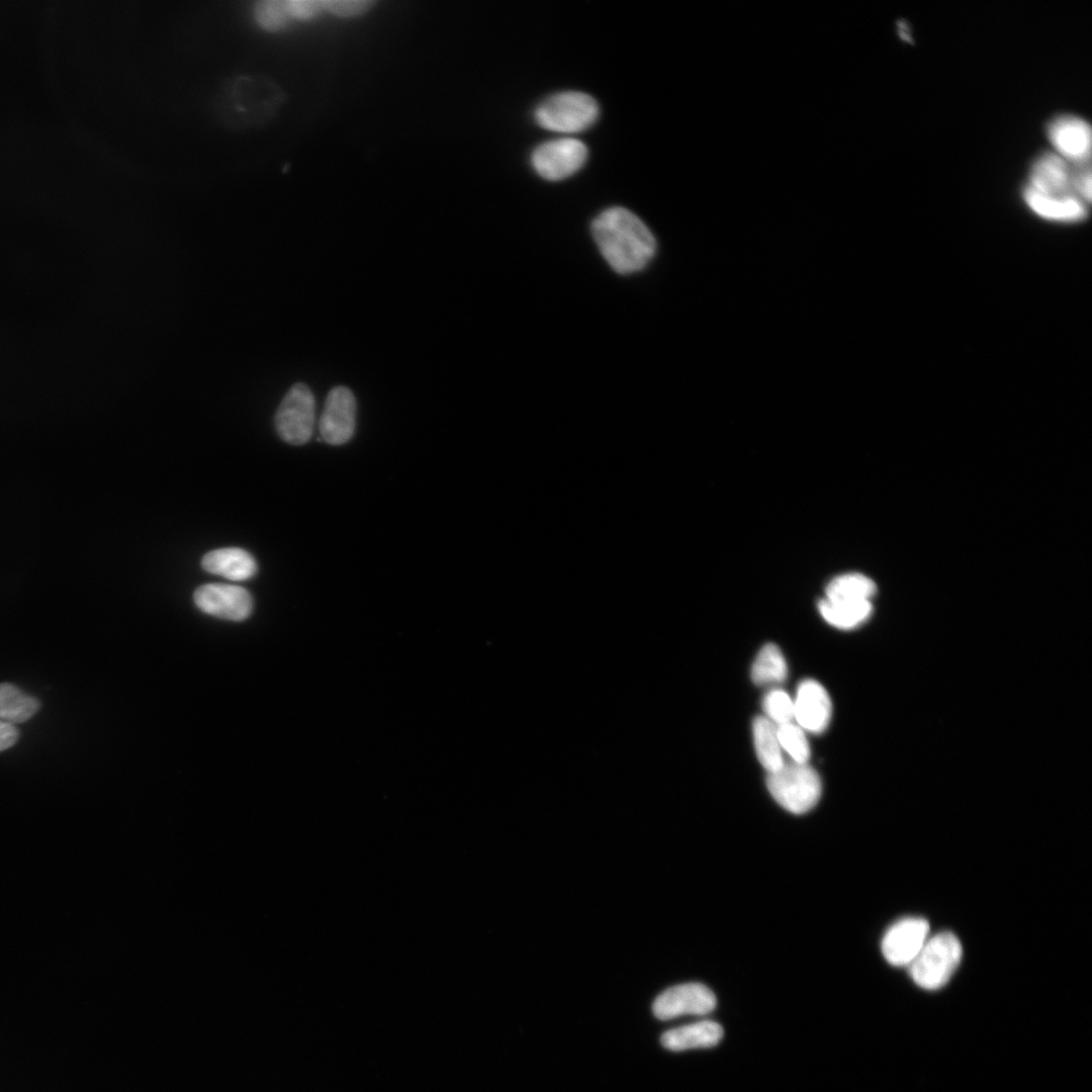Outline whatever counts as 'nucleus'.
I'll return each instance as SVG.
<instances>
[{"label":"nucleus","mask_w":1092,"mask_h":1092,"mask_svg":"<svg viewBox=\"0 0 1092 1092\" xmlns=\"http://www.w3.org/2000/svg\"><path fill=\"white\" fill-rule=\"evenodd\" d=\"M284 90L272 78L260 73L238 75L226 80L215 98L219 122L232 130H251L268 124L285 103Z\"/></svg>","instance_id":"1"},{"label":"nucleus","mask_w":1092,"mask_h":1092,"mask_svg":"<svg viewBox=\"0 0 1092 1092\" xmlns=\"http://www.w3.org/2000/svg\"><path fill=\"white\" fill-rule=\"evenodd\" d=\"M592 233L603 257L620 274L640 271L656 250L655 239L647 225L622 206L602 211L593 220Z\"/></svg>","instance_id":"2"},{"label":"nucleus","mask_w":1092,"mask_h":1092,"mask_svg":"<svg viewBox=\"0 0 1092 1092\" xmlns=\"http://www.w3.org/2000/svg\"><path fill=\"white\" fill-rule=\"evenodd\" d=\"M962 944L948 931L928 937L921 950L909 965L912 980L921 988L936 990L944 986L962 960Z\"/></svg>","instance_id":"3"},{"label":"nucleus","mask_w":1092,"mask_h":1092,"mask_svg":"<svg viewBox=\"0 0 1092 1092\" xmlns=\"http://www.w3.org/2000/svg\"><path fill=\"white\" fill-rule=\"evenodd\" d=\"M767 789L772 798L787 811L804 814L819 801L821 781L808 763L788 762L768 772Z\"/></svg>","instance_id":"4"},{"label":"nucleus","mask_w":1092,"mask_h":1092,"mask_svg":"<svg viewBox=\"0 0 1092 1092\" xmlns=\"http://www.w3.org/2000/svg\"><path fill=\"white\" fill-rule=\"evenodd\" d=\"M599 116L593 96L580 91H562L543 100L535 109L537 123L548 130L577 132L589 127Z\"/></svg>","instance_id":"5"},{"label":"nucleus","mask_w":1092,"mask_h":1092,"mask_svg":"<svg viewBox=\"0 0 1092 1092\" xmlns=\"http://www.w3.org/2000/svg\"><path fill=\"white\" fill-rule=\"evenodd\" d=\"M315 401L310 388L293 384L283 396L275 414L274 424L279 437L291 445L307 443L314 429Z\"/></svg>","instance_id":"6"},{"label":"nucleus","mask_w":1092,"mask_h":1092,"mask_svg":"<svg viewBox=\"0 0 1092 1092\" xmlns=\"http://www.w3.org/2000/svg\"><path fill=\"white\" fill-rule=\"evenodd\" d=\"M586 158L587 148L581 141L561 138L539 145L533 151L531 162L542 178L556 181L575 173Z\"/></svg>","instance_id":"7"},{"label":"nucleus","mask_w":1092,"mask_h":1092,"mask_svg":"<svg viewBox=\"0 0 1092 1092\" xmlns=\"http://www.w3.org/2000/svg\"><path fill=\"white\" fill-rule=\"evenodd\" d=\"M1076 167L1055 152H1044L1032 162L1024 187L1043 195L1083 199L1075 187Z\"/></svg>","instance_id":"8"},{"label":"nucleus","mask_w":1092,"mask_h":1092,"mask_svg":"<svg viewBox=\"0 0 1092 1092\" xmlns=\"http://www.w3.org/2000/svg\"><path fill=\"white\" fill-rule=\"evenodd\" d=\"M356 412L353 391L343 385L333 387L326 397L320 420V434L324 442L333 446L348 443L355 434Z\"/></svg>","instance_id":"9"},{"label":"nucleus","mask_w":1092,"mask_h":1092,"mask_svg":"<svg viewBox=\"0 0 1092 1092\" xmlns=\"http://www.w3.org/2000/svg\"><path fill=\"white\" fill-rule=\"evenodd\" d=\"M1046 134L1055 153L1073 165L1090 162L1091 127L1082 117L1061 114L1046 126Z\"/></svg>","instance_id":"10"},{"label":"nucleus","mask_w":1092,"mask_h":1092,"mask_svg":"<svg viewBox=\"0 0 1092 1092\" xmlns=\"http://www.w3.org/2000/svg\"><path fill=\"white\" fill-rule=\"evenodd\" d=\"M714 993L700 983H685L670 987L657 996L652 1005L654 1015L668 1020L682 1015H703L714 1010Z\"/></svg>","instance_id":"11"},{"label":"nucleus","mask_w":1092,"mask_h":1092,"mask_svg":"<svg viewBox=\"0 0 1092 1092\" xmlns=\"http://www.w3.org/2000/svg\"><path fill=\"white\" fill-rule=\"evenodd\" d=\"M929 924L920 917H907L894 923L884 934L882 952L896 967L909 966L928 939Z\"/></svg>","instance_id":"12"},{"label":"nucleus","mask_w":1092,"mask_h":1092,"mask_svg":"<svg viewBox=\"0 0 1092 1092\" xmlns=\"http://www.w3.org/2000/svg\"><path fill=\"white\" fill-rule=\"evenodd\" d=\"M196 606L204 613L230 621H243L252 612L251 595L243 587L225 583H207L194 593Z\"/></svg>","instance_id":"13"},{"label":"nucleus","mask_w":1092,"mask_h":1092,"mask_svg":"<svg viewBox=\"0 0 1092 1092\" xmlns=\"http://www.w3.org/2000/svg\"><path fill=\"white\" fill-rule=\"evenodd\" d=\"M832 706L826 690L813 679L799 685L794 702V719L803 730L823 732L831 718Z\"/></svg>","instance_id":"14"},{"label":"nucleus","mask_w":1092,"mask_h":1092,"mask_svg":"<svg viewBox=\"0 0 1092 1092\" xmlns=\"http://www.w3.org/2000/svg\"><path fill=\"white\" fill-rule=\"evenodd\" d=\"M1022 199L1034 215L1051 222L1078 223L1089 214L1090 203L1078 197L1049 196L1023 187Z\"/></svg>","instance_id":"15"},{"label":"nucleus","mask_w":1092,"mask_h":1092,"mask_svg":"<svg viewBox=\"0 0 1092 1092\" xmlns=\"http://www.w3.org/2000/svg\"><path fill=\"white\" fill-rule=\"evenodd\" d=\"M202 568L231 580H246L257 572L254 557L241 548H220L209 551L201 560Z\"/></svg>","instance_id":"16"},{"label":"nucleus","mask_w":1092,"mask_h":1092,"mask_svg":"<svg viewBox=\"0 0 1092 1092\" xmlns=\"http://www.w3.org/2000/svg\"><path fill=\"white\" fill-rule=\"evenodd\" d=\"M722 1036L719 1023L705 1020L667 1030L661 1036V1043L667 1050L679 1052L714 1046Z\"/></svg>","instance_id":"17"},{"label":"nucleus","mask_w":1092,"mask_h":1092,"mask_svg":"<svg viewBox=\"0 0 1092 1092\" xmlns=\"http://www.w3.org/2000/svg\"><path fill=\"white\" fill-rule=\"evenodd\" d=\"M40 702L10 682L0 684V720L11 724L28 721L40 709Z\"/></svg>","instance_id":"18"},{"label":"nucleus","mask_w":1092,"mask_h":1092,"mask_svg":"<svg viewBox=\"0 0 1092 1092\" xmlns=\"http://www.w3.org/2000/svg\"><path fill=\"white\" fill-rule=\"evenodd\" d=\"M821 616L839 629H852L864 622L872 614L871 601H830L823 599L818 605Z\"/></svg>","instance_id":"19"},{"label":"nucleus","mask_w":1092,"mask_h":1092,"mask_svg":"<svg viewBox=\"0 0 1092 1092\" xmlns=\"http://www.w3.org/2000/svg\"><path fill=\"white\" fill-rule=\"evenodd\" d=\"M753 740L757 758L768 772L776 771L785 763L777 725L766 717L754 719Z\"/></svg>","instance_id":"20"},{"label":"nucleus","mask_w":1092,"mask_h":1092,"mask_svg":"<svg viewBox=\"0 0 1092 1092\" xmlns=\"http://www.w3.org/2000/svg\"><path fill=\"white\" fill-rule=\"evenodd\" d=\"M875 582L861 573H844L834 577L826 586L825 599L830 601H870L876 594Z\"/></svg>","instance_id":"21"},{"label":"nucleus","mask_w":1092,"mask_h":1092,"mask_svg":"<svg viewBox=\"0 0 1092 1092\" xmlns=\"http://www.w3.org/2000/svg\"><path fill=\"white\" fill-rule=\"evenodd\" d=\"M787 673V663L780 648L772 643L765 644L751 668L753 682L757 686L781 684L786 679Z\"/></svg>","instance_id":"22"},{"label":"nucleus","mask_w":1092,"mask_h":1092,"mask_svg":"<svg viewBox=\"0 0 1092 1092\" xmlns=\"http://www.w3.org/2000/svg\"><path fill=\"white\" fill-rule=\"evenodd\" d=\"M257 24L268 32H279L293 21L287 0H260L253 8Z\"/></svg>","instance_id":"23"},{"label":"nucleus","mask_w":1092,"mask_h":1092,"mask_svg":"<svg viewBox=\"0 0 1092 1092\" xmlns=\"http://www.w3.org/2000/svg\"><path fill=\"white\" fill-rule=\"evenodd\" d=\"M780 745L792 757L793 761L807 763L810 747L804 730L793 722L777 725Z\"/></svg>","instance_id":"24"},{"label":"nucleus","mask_w":1092,"mask_h":1092,"mask_svg":"<svg viewBox=\"0 0 1092 1092\" xmlns=\"http://www.w3.org/2000/svg\"><path fill=\"white\" fill-rule=\"evenodd\" d=\"M766 718L776 725L790 723L794 719V702L783 690L769 691L762 702Z\"/></svg>","instance_id":"25"},{"label":"nucleus","mask_w":1092,"mask_h":1092,"mask_svg":"<svg viewBox=\"0 0 1092 1092\" xmlns=\"http://www.w3.org/2000/svg\"><path fill=\"white\" fill-rule=\"evenodd\" d=\"M374 3L373 0H325L326 11L344 17L363 14Z\"/></svg>","instance_id":"26"},{"label":"nucleus","mask_w":1092,"mask_h":1092,"mask_svg":"<svg viewBox=\"0 0 1092 1092\" xmlns=\"http://www.w3.org/2000/svg\"><path fill=\"white\" fill-rule=\"evenodd\" d=\"M293 20H310L326 11L325 0H287Z\"/></svg>","instance_id":"27"},{"label":"nucleus","mask_w":1092,"mask_h":1092,"mask_svg":"<svg viewBox=\"0 0 1092 1092\" xmlns=\"http://www.w3.org/2000/svg\"><path fill=\"white\" fill-rule=\"evenodd\" d=\"M19 738V730L14 724L0 720V752L12 747Z\"/></svg>","instance_id":"28"},{"label":"nucleus","mask_w":1092,"mask_h":1092,"mask_svg":"<svg viewBox=\"0 0 1092 1092\" xmlns=\"http://www.w3.org/2000/svg\"><path fill=\"white\" fill-rule=\"evenodd\" d=\"M898 27H899V33H900L901 37L904 40H907V41L911 40V37L909 35L908 25L906 24V22L899 21Z\"/></svg>","instance_id":"29"}]
</instances>
